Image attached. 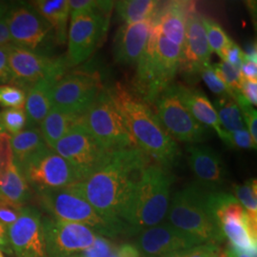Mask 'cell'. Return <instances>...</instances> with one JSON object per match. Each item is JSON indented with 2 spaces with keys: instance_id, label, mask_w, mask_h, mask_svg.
<instances>
[{
  "instance_id": "21",
  "label": "cell",
  "mask_w": 257,
  "mask_h": 257,
  "mask_svg": "<svg viewBox=\"0 0 257 257\" xmlns=\"http://www.w3.org/2000/svg\"><path fill=\"white\" fill-rule=\"evenodd\" d=\"M189 165L199 186L209 190L216 189L226 181L227 171L220 155L208 146L191 145L187 148Z\"/></svg>"
},
{
  "instance_id": "39",
  "label": "cell",
  "mask_w": 257,
  "mask_h": 257,
  "mask_svg": "<svg viewBox=\"0 0 257 257\" xmlns=\"http://www.w3.org/2000/svg\"><path fill=\"white\" fill-rule=\"evenodd\" d=\"M14 161L11 148V137L6 133L0 134V183L11 163Z\"/></svg>"
},
{
  "instance_id": "50",
  "label": "cell",
  "mask_w": 257,
  "mask_h": 257,
  "mask_svg": "<svg viewBox=\"0 0 257 257\" xmlns=\"http://www.w3.org/2000/svg\"><path fill=\"white\" fill-rule=\"evenodd\" d=\"M12 44L9 28L6 18L0 20V47L8 46Z\"/></svg>"
},
{
  "instance_id": "35",
  "label": "cell",
  "mask_w": 257,
  "mask_h": 257,
  "mask_svg": "<svg viewBox=\"0 0 257 257\" xmlns=\"http://www.w3.org/2000/svg\"><path fill=\"white\" fill-rule=\"evenodd\" d=\"M212 68L218 75V77L230 89V92H232V95L240 92L242 77L239 70L223 60H221L219 63L212 65Z\"/></svg>"
},
{
  "instance_id": "43",
  "label": "cell",
  "mask_w": 257,
  "mask_h": 257,
  "mask_svg": "<svg viewBox=\"0 0 257 257\" xmlns=\"http://www.w3.org/2000/svg\"><path fill=\"white\" fill-rule=\"evenodd\" d=\"M11 45L0 47V86L11 84L13 79L9 65V52Z\"/></svg>"
},
{
  "instance_id": "23",
  "label": "cell",
  "mask_w": 257,
  "mask_h": 257,
  "mask_svg": "<svg viewBox=\"0 0 257 257\" xmlns=\"http://www.w3.org/2000/svg\"><path fill=\"white\" fill-rule=\"evenodd\" d=\"M175 91L185 107L191 112L193 118L206 128H211L222 138L225 131L222 128L217 112L213 104L206 94L197 89L187 87L183 84H174Z\"/></svg>"
},
{
  "instance_id": "22",
  "label": "cell",
  "mask_w": 257,
  "mask_h": 257,
  "mask_svg": "<svg viewBox=\"0 0 257 257\" xmlns=\"http://www.w3.org/2000/svg\"><path fill=\"white\" fill-rule=\"evenodd\" d=\"M195 11V4L192 1H171L160 4L154 17V23L159 26L166 38L182 50L187 19Z\"/></svg>"
},
{
  "instance_id": "34",
  "label": "cell",
  "mask_w": 257,
  "mask_h": 257,
  "mask_svg": "<svg viewBox=\"0 0 257 257\" xmlns=\"http://www.w3.org/2000/svg\"><path fill=\"white\" fill-rule=\"evenodd\" d=\"M27 91L17 85L7 84L0 86V107L4 109L24 108Z\"/></svg>"
},
{
  "instance_id": "6",
  "label": "cell",
  "mask_w": 257,
  "mask_h": 257,
  "mask_svg": "<svg viewBox=\"0 0 257 257\" xmlns=\"http://www.w3.org/2000/svg\"><path fill=\"white\" fill-rule=\"evenodd\" d=\"M37 197L42 209L56 220L81 224L101 236L115 237L128 230L135 232L121 219L110 220L103 217L71 186L37 193Z\"/></svg>"
},
{
  "instance_id": "24",
  "label": "cell",
  "mask_w": 257,
  "mask_h": 257,
  "mask_svg": "<svg viewBox=\"0 0 257 257\" xmlns=\"http://www.w3.org/2000/svg\"><path fill=\"white\" fill-rule=\"evenodd\" d=\"M59 76H49L34 84L27 91L25 111L28 128H36L46 117L53 107L52 91Z\"/></svg>"
},
{
  "instance_id": "12",
  "label": "cell",
  "mask_w": 257,
  "mask_h": 257,
  "mask_svg": "<svg viewBox=\"0 0 257 257\" xmlns=\"http://www.w3.org/2000/svg\"><path fill=\"white\" fill-rule=\"evenodd\" d=\"M54 150L74 168L79 181L99 170L111 155L96 141L82 123L61 138Z\"/></svg>"
},
{
  "instance_id": "1",
  "label": "cell",
  "mask_w": 257,
  "mask_h": 257,
  "mask_svg": "<svg viewBox=\"0 0 257 257\" xmlns=\"http://www.w3.org/2000/svg\"><path fill=\"white\" fill-rule=\"evenodd\" d=\"M151 157L139 148L111 153L95 173L71 187L103 217L120 219L142 172Z\"/></svg>"
},
{
  "instance_id": "26",
  "label": "cell",
  "mask_w": 257,
  "mask_h": 257,
  "mask_svg": "<svg viewBox=\"0 0 257 257\" xmlns=\"http://www.w3.org/2000/svg\"><path fill=\"white\" fill-rule=\"evenodd\" d=\"M31 5L55 31L56 41L65 43L70 17L69 0H37L31 2Z\"/></svg>"
},
{
  "instance_id": "28",
  "label": "cell",
  "mask_w": 257,
  "mask_h": 257,
  "mask_svg": "<svg viewBox=\"0 0 257 257\" xmlns=\"http://www.w3.org/2000/svg\"><path fill=\"white\" fill-rule=\"evenodd\" d=\"M46 147L48 146L41 132L37 127L25 128L18 135L11 137V148L14 161L19 167L31 156Z\"/></svg>"
},
{
  "instance_id": "56",
  "label": "cell",
  "mask_w": 257,
  "mask_h": 257,
  "mask_svg": "<svg viewBox=\"0 0 257 257\" xmlns=\"http://www.w3.org/2000/svg\"><path fill=\"white\" fill-rule=\"evenodd\" d=\"M0 257H5L4 256V253H3V251L0 249Z\"/></svg>"
},
{
  "instance_id": "57",
  "label": "cell",
  "mask_w": 257,
  "mask_h": 257,
  "mask_svg": "<svg viewBox=\"0 0 257 257\" xmlns=\"http://www.w3.org/2000/svg\"><path fill=\"white\" fill-rule=\"evenodd\" d=\"M71 257H83L82 255H73V256Z\"/></svg>"
},
{
  "instance_id": "13",
  "label": "cell",
  "mask_w": 257,
  "mask_h": 257,
  "mask_svg": "<svg viewBox=\"0 0 257 257\" xmlns=\"http://www.w3.org/2000/svg\"><path fill=\"white\" fill-rule=\"evenodd\" d=\"M155 104L157 118L174 140L194 144L202 142L207 138L208 128L193 118L178 97L174 85L168 87Z\"/></svg>"
},
{
  "instance_id": "10",
  "label": "cell",
  "mask_w": 257,
  "mask_h": 257,
  "mask_svg": "<svg viewBox=\"0 0 257 257\" xmlns=\"http://www.w3.org/2000/svg\"><path fill=\"white\" fill-rule=\"evenodd\" d=\"M103 90L101 74L97 71L82 69L66 73L53 87V107L69 113L83 114Z\"/></svg>"
},
{
  "instance_id": "29",
  "label": "cell",
  "mask_w": 257,
  "mask_h": 257,
  "mask_svg": "<svg viewBox=\"0 0 257 257\" xmlns=\"http://www.w3.org/2000/svg\"><path fill=\"white\" fill-rule=\"evenodd\" d=\"M160 4L154 0H121L114 2L113 6L124 24H133L153 19Z\"/></svg>"
},
{
  "instance_id": "2",
  "label": "cell",
  "mask_w": 257,
  "mask_h": 257,
  "mask_svg": "<svg viewBox=\"0 0 257 257\" xmlns=\"http://www.w3.org/2000/svg\"><path fill=\"white\" fill-rule=\"evenodd\" d=\"M107 92L138 147L164 169L175 166L180 151L147 102L119 83Z\"/></svg>"
},
{
  "instance_id": "4",
  "label": "cell",
  "mask_w": 257,
  "mask_h": 257,
  "mask_svg": "<svg viewBox=\"0 0 257 257\" xmlns=\"http://www.w3.org/2000/svg\"><path fill=\"white\" fill-rule=\"evenodd\" d=\"M181 52V48L166 38L154 23L147 47L137 63L134 80L135 92L149 105L172 85L180 67Z\"/></svg>"
},
{
  "instance_id": "7",
  "label": "cell",
  "mask_w": 257,
  "mask_h": 257,
  "mask_svg": "<svg viewBox=\"0 0 257 257\" xmlns=\"http://www.w3.org/2000/svg\"><path fill=\"white\" fill-rule=\"evenodd\" d=\"M83 126L110 153L138 148L107 89L82 114Z\"/></svg>"
},
{
  "instance_id": "40",
  "label": "cell",
  "mask_w": 257,
  "mask_h": 257,
  "mask_svg": "<svg viewBox=\"0 0 257 257\" xmlns=\"http://www.w3.org/2000/svg\"><path fill=\"white\" fill-rule=\"evenodd\" d=\"M23 207L0 197V222L9 228L19 219Z\"/></svg>"
},
{
  "instance_id": "14",
  "label": "cell",
  "mask_w": 257,
  "mask_h": 257,
  "mask_svg": "<svg viewBox=\"0 0 257 257\" xmlns=\"http://www.w3.org/2000/svg\"><path fill=\"white\" fill-rule=\"evenodd\" d=\"M9 65L12 83L28 91L34 84L49 77H62L68 68L67 58H52L40 52L11 45Z\"/></svg>"
},
{
  "instance_id": "41",
  "label": "cell",
  "mask_w": 257,
  "mask_h": 257,
  "mask_svg": "<svg viewBox=\"0 0 257 257\" xmlns=\"http://www.w3.org/2000/svg\"><path fill=\"white\" fill-rule=\"evenodd\" d=\"M115 248L108 239L97 235L92 247L83 251V257H109Z\"/></svg>"
},
{
  "instance_id": "32",
  "label": "cell",
  "mask_w": 257,
  "mask_h": 257,
  "mask_svg": "<svg viewBox=\"0 0 257 257\" xmlns=\"http://www.w3.org/2000/svg\"><path fill=\"white\" fill-rule=\"evenodd\" d=\"M233 192V196L245 209L250 223L257 227L256 179H249L245 183L234 185Z\"/></svg>"
},
{
  "instance_id": "19",
  "label": "cell",
  "mask_w": 257,
  "mask_h": 257,
  "mask_svg": "<svg viewBox=\"0 0 257 257\" xmlns=\"http://www.w3.org/2000/svg\"><path fill=\"white\" fill-rule=\"evenodd\" d=\"M199 245L170 224H158L142 230L136 247L141 257H160Z\"/></svg>"
},
{
  "instance_id": "36",
  "label": "cell",
  "mask_w": 257,
  "mask_h": 257,
  "mask_svg": "<svg viewBox=\"0 0 257 257\" xmlns=\"http://www.w3.org/2000/svg\"><path fill=\"white\" fill-rule=\"evenodd\" d=\"M233 99L237 103V105L242 112V116L246 128L248 130L251 138L257 143V112L253 106L248 103L240 92L233 95Z\"/></svg>"
},
{
  "instance_id": "16",
  "label": "cell",
  "mask_w": 257,
  "mask_h": 257,
  "mask_svg": "<svg viewBox=\"0 0 257 257\" xmlns=\"http://www.w3.org/2000/svg\"><path fill=\"white\" fill-rule=\"evenodd\" d=\"M42 217L36 207L24 206L19 219L8 228L10 246L16 257H49Z\"/></svg>"
},
{
  "instance_id": "38",
  "label": "cell",
  "mask_w": 257,
  "mask_h": 257,
  "mask_svg": "<svg viewBox=\"0 0 257 257\" xmlns=\"http://www.w3.org/2000/svg\"><path fill=\"white\" fill-rule=\"evenodd\" d=\"M199 76H201L203 81L208 86L210 91L214 94H217L219 97L230 96L233 98L232 92H230L227 85L218 77V75L212 68V65H209L206 68H204Z\"/></svg>"
},
{
  "instance_id": "47",
  "label": "cell",
  "mask_w": 257,
  "mask_h": 257,
  "mask_svg": "<svg viewBox=\"0 0 257 257\" xmlns=\"http://www.w3.org/2000/svg\"><path fill=\"white\" fill-rule=\"evenodd\" d=\"M109 257H141V255L136 245L123 244L113 248Z\"/></svg>"
},
{
  "instance_id": "15",
  "label": "cell",
  "mask_w": 257,
  "mask_h": 257,
  "mask_svg": "<svg viewBox=\"0 0 257 257\" xmlns=\"http://www.w3.org/2000/svg\"><path fill=\"white\" fill-rule=\"evenodd\" d=\"M49 257H71L92 247L97 237L95 231L81 224L42 217Z\"/></svg>"
},
{
  "instance_id": "55",
  "label": "cell",
  "mask_w": 257,
  "mask_h": 257,
  "mask_svg": "<svg viewBox=\"0 0 257 257\" xmlns=\"http://www.w3.org/2000/svg\"><path fill=\"white\" fill-rule=\"evenodd\" d=\"M1 133H5L4 128H3V125H2V122H1V118H0V134Z\"/></svg>"
},
{
  "instance_id": "46",
  "label": "cell",
  "mask_w": 257,
  "mask_h": 257,
  "mask_svg": "<svg viewBox=\"0 0 257 257\" xmlns=\"http://www.w3.org/2000/svg\"><path fill=\"white\" fill-rule=\"evenodd\" d=\"M223 61L228 62L240 71V68L243 64V50L235 42H232L229 49L226 51Z\"/></svg>"
},
{
  "instance_id": "17",
  "label": "cell",
  "mask_w": 257,
  "mask_h": 257,
  "mask_svg": "<svg viewBox=\"0 0 257 257\" xmlns=\"http://www.w3.org/2000/svg\"><path fill=\"white\" fill-rule=\"evenodd\" d=\"M12 44L38 52L53 29L31 4L14 7L6 15Z\"/></svg>"
},
{
  "instance_id": "8",
  "label": "cell",
  "mask_w": 257,
  "mask_h": 257,
  "mask_svg": "<svg viewBox=\"0 0 257 257\" xmlns=\"http://www.w3.org/2000/svg\"><path fill=\"white\" fill-rule=\"evenodd\" d=\"M209 203L221 233L230 241V247L256 257L257 227L250 223L238 200L230 193L211 191Z\"/></svg>"
},
{
  "instance_id": "5",
  "label": "cell",
  "mask_w": 257,
  "mask_h": 257,
  "mask_svg": "<svg viewBox=\"0 0 257 257\" xmlns=\"http://www.w3.org/2000/svg\"><path fill=\"white\" fill-rule=\"evenodd\" d=\"M209 193L199 185L186 187L174 195L167 212L170 225L199 245H217L225 239L211 212Z\"/></svg>"
},
{
  "instance_id": "42",
  "label": "cell",
  "mask_w": 257,
  "mask_h": 257,
  "mask_svg": "<svg viewBox=\"0 0 257 257\" xmlns=\"http://www.w3.org/2000/svg\"><path fill=\"white\" fill-rule=\"evenodd\" d=\"M106 1L103 0H69L70 15L88 13L100 9Z\"/></svg>"
},
{
  "instance_id": "44",
  "label": "cell",
  "mask_w": 257,
  "mask_h": 257,
  "mask_svg": "<svg viewBox=\"0 0 257 257\" xmlns=\"http://www.w3.org/2000/svg\"><path fill=\"white\" fill-rule=\"evenodd\" d=\"M220 248L216 244H200L185 251L184 257H213Z\"/></svg>"
},
{
  "instance_id": "25",
  "label": "cell",
  "mask_w": 257,
  "mask_h": 257,
  "mask_svg": "<svg viewBox=\"0 0 257 257\" xmlns=\"http://www.w3.org/2000/svg\"><path fill=\"white\" fill-rule=\"evenodd\" d=\"M82 114L69 113L52 107L46 117L40 123V132L47 146L54 149L56 143L81 123Z\"/></svg>"
},
{
  "instance_id": "37",
  "label": "cell",
  "mask_w": 257,
  "mask_h": 257,
  "mask_svg": "<svg viewBox=\"0 0 257 257\" xmlns=\"http://www.w3.org/2000/svg\"><path fill=\"white\" fill-rule=\"evenodd\" d=\"M221 140L230 149H243V150H255L256 142L250 137L247 128L236 132H225Z\"/></svg>"
},
{
  "instance_id": "53",
  "label": "cell",
  "mask_w": 257,
  "mask_h": 257,
  "mask_svg": "<svg viewBox=\"0 0 257 257\" xmlns=\"http://www.w3.org/2000/svg\"><path fill=\"white\" fill-rule=\"evenodd\" d=\"M186 250H187V249H186ZM186 250H178V251H175V252H172V253H168V254H166V255L160 257H184Z\"/></svg>"
},
{
  "instance_id": "51",
  "label": "cell",
  "mask_w": 257,
  "mask_h": 257,
  "mask_svg": "<svg viewBox=\"0 0 257 257\" xmlns=\"http://www.w3.org/2000/svg\"><path fill=\"white\" fill-rule=\"evenodd\" d=\"M226 252L228 254L229 257H255L246 253V252H242V251H239L235 248H231L230 246L228 247V248L226 249Z\"/></svg>"
},
{
  "instance_id": "49",
  "label": "cell",
  "mask_w": 257,
  "mask_h": 257,
  "mask_svg": "<svg viewBox=\"0 0 257 257\" xmlns=\"http://www.w3.org/2000/svg\"><path fill=\"white\" fill-rule=\"evenodd\" d=\"M0 249L3 252L12 254L13 250L10 246L9 237H8V227L0 222Z\"/></svg>"
},
{
  "instance_id": "3",
  "label": "cell",
  "mask_w": 257,
  "mask_h": 257,
  "mask_svg": "<svg viewBox=\"0 0 257 257\" xmlns=\"http://www.w3.org/2000/svg\"><path fill=\"white\" fill-rule=\"evenodd\" d=\"M174 177L158 164H150L128 198L120 219L135 232L154 227L163 220L170 205Z\"/></svg>"
},
{
  "instance_id": "20",
  "label": "cell",
  "mask_w": 257,
  "mask_h": 257,
  "mask_svg": "<svg viewBox=\"0 0 257 257\" xmlns=\"http://www.w3.org/2000/svg\"><path fill=\"white\" fill-rule=\"evenodd\" d=\"M153 24L154 18L133 24H123L118 29L113 40L115 62L137 65L147 47Z\"/></svg>"
},
{
  "instance_id": "18",
  "label": "cell",
  "mask_w": 257,
  "mask_h": 257,
  "mask_svg": "<svg viewBox=\"0 0 257 257\" xmlns=\"http://www.w3.org/2000/svg\"><path fill=\"white\" fill-rule=\"evenodd\" d=\"M202 17L195 11L187 19L179 69L191 77L199 75L204 68L211 65V49L208 44Z\"/></svg>"
},
{
  "instance_id": "45",
  "label": "cell",
  "mask_w": 257,
  "mask_h": 257,
  "mask_svg": "<svg viewBox=\"0 0 257 257\" xmlns=\"http://www.w3.org/2000/svg\"><path fill=\"white\" fill-rule=\"evenodd\" d=\"M240 93L251 106H256L257 80H248L242 78Z\"/></svg>"
},
{
  "instance_id": "11",
  "label": "cell",
  "mask_w": 257,
  "mask_h": 257,
  "mask_svg": "<svg viewBox=\"0 0 257 257\" xmlns=\"http://www.w3.org/2000/svg\"><path fill=\"white\" fill-rule=\"evenodd\" d=\"M19 168L37 194L63 189L79 181L71 164L49 147L37 152Z\"/></svg>"
},
{
  "instance_id": "30",
  "label": "cell",
  "mask_w": 257,
  "mask_h": 257,
  "mask_svg": "<svg viewBox=\"0 0 257 257\" xmlns=\"http://www.w3.org/2000/svg\"><path fill=\"white\" fill-rule=\"evenodd\" d=\"M213 107L217 112L221 127L225 132L232 133L246 128L241 110L232 97H219L214 102Z\"/></svg>"
},
{
  "instance_id": "9",
  "label": "cell",
  "mask_w": 257,
  "mask_h": 257,
  "mask_svg": "<svg viewBox=\"0 0 257 257\" xmlns=\"http://www.w3.org/2000/svg\"><path fill=\"white\" fill-rule=\"evenodd\" d=\"M113 5L114 1H106L100 9L70 15L66 57L69 66H77L86 61L99 45L109 28Z\"/></svg>"
},
{
  "instance_id": "54",
  "label": "cell",
  "mask_w": 257,
  "mask_h": 257,
  "mask_svg": "<svg viewBox=\"0 0 257 257\" xmlns=\"http://www.w3.org/2000/svg\"><path fill=\"white\" fill-rule=\"evenodd\" d=\"M213 257H229L228 256V254H227V252H226V250H218L214 255H213Z\"/></svg>"
},
{
  "instance_id": "31",
  "label": "cell",
  "mask_w": 257,
  "mask_h": 257,
  "mask_svg": "<svg viewBox=\"0 0 257 257\" xmlns=\"http://www.w3.org/2000/svg\"><path fill=\"white\" fill-rule=\"evenodd\" d=\"M202 20L211 53H215L223 60L226 51L233 41L217 22L205 17H202Z\"/></svg>"
},
{
  "instance_id": "52",
  "label": "cell",
  "mask_w": 257,
  "mask_h": 257,
  "mask_svg": "<svg viewBox=\"0 0 257 257\" xmlns=\"http://www.w3.org/2000/svg\"><path fill=\"white\" fill-rule=\"evenodd\" d=\"M8 5L0 3V20L4 19L8 13Z\"/></svg>"
},
{
  "instance_id": "48",
  "label": "cell",
  "mask_w": 257,
  "mask_h": 257,
  "mask_svg": "<svg viewBox=\"0 0 257 257\" xmlns=\"http://www.w3.org/2000/svg\"><path fill=\"white\" fill-rule=\"evenodd\" d=\"M241 77L248 80H257V63L244 61L240 68Z\"/></svg>"
},
{
  "instance_id": "27",
  "label": "cell",
  "mask_w": 257,
  "mask_h": 257,
  "mask_svg": "<svg viewBox=\"0 0 257 257\" xmlns=\"http://www.w3.org/2000/svg\"><path fill=\"white\" fill-rule=\"evenodd\" d=\"M32 196L29 186L19 166L13 161L0 183V197L24 207Z\"/></svg>"
},
{
  "instance_id": "33",
  "label": "cell",
  "mask_w": 257,
  "mask_h": 257,
  "mask_svg": "<svg viewBox=\"0 0 257 257\" xmlns=\"http://www.w3.org/2000/svg\"><path fill=\"white\" fill-rule=\"evenodd\" d=\"M3 128L10 137L16 136L27 126V116L24 108L4 109L0 112Z\"/></svg>"
}]
</instances>
